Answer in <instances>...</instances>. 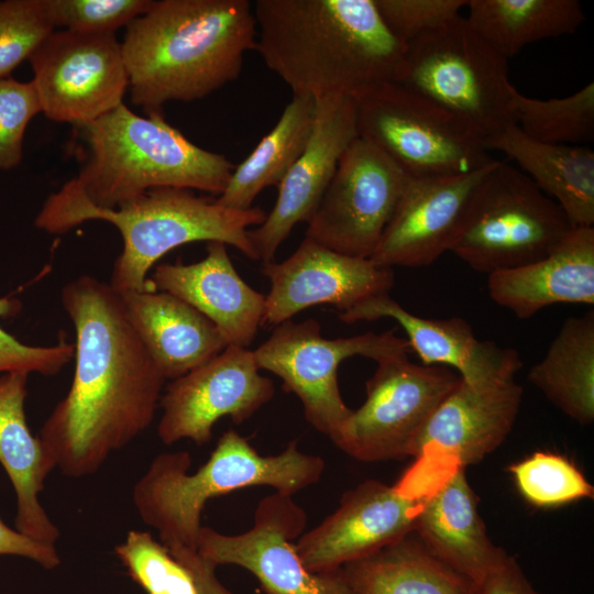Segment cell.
<instances>
[{
	"label": "cell",
	"mask_w": 594,
	"mask_h": 594,
	"mask_svg": "<svg viewBox=\"0 0 594 594\" xmlns=\"http://www.w3.org/2000/svg\"><path fill=\"white\" fill-rule=\"evenodd\" d=\"M62 304L76 333L75 372L37 437L54 469L80 479L150 427L165 380L110 284L81 275L63 287Z\"/></svg>",
	"instance_id": "1"
},
{
	"label": "cell",
	"mask_w": 594,
	"mask_h": 594,
	"mask_svg": "<svg viewBox=\"0 0 594 594\" xmlns=\"http://www.w3.org/2000/svg\"><path fill=\"white\" fill-rule=\"evenodd\" d=\"M256 46L293 96L354 97L392 81L406 45L374 0H256Z\"/></svg>",
	"instance_id": "2"
},
{
	"label": "cell",
	"mask_w": 594,
	"mask_h": 594,
	"mask_svg": "<svg viewBox=\"0 0 594 594\" xmlns=\"http://www.w3.org/2000/svg\"><path fill=\"white\" fill-rule=\"evenodd\" d=\"M131 100L147 112L202 99L235 80L256 46L248 0H161L121 42Z\"/></svg>",
	"instance_id": "3"
},
{
	"label": "cell",
	"mask_w": 594,
	"mask_h": 594,
	"mask_svg": "<svg viewBox=\"0 0 594 594\" xmlns=\"http://www.w3.org/2000/svg\"><path fill=\"white\" fill-rule=\"evenodd\" d=\"M88 156L79 174L48 200L116 209L157 187L220 196L235 167L224 155L190 142L161 110L142 117L124 103L81 124Z\"/></svg>",
	"instance_id": "4"
},
{
	"label": "cell",
	"mask_w": 594,
	"mask_h": 594,
	"mask_svg": "<svg viewBox=\"0 0 594 594\" xmlns=\"http://www.w3.org/2000/svg\"><path fill=\"white\" fill-rule=\"evenodd\" d=\"M190 464L187 451L157 454L132 488L138 515L168 549H197L201 514L211 498L251 486L293 496L316 484L326 468L322 458L301 452L297 440L278 454L262 455L232 429L196 472H188Z\"/></svg>",
	"instance_id": "5"
},
{
	"label": "cell",
	"mask_w": 594,
	"mask_h": 594,
	"mask_svg": "<svg viewBox=\"0 0 594 594\" xmlns=\"http://www.w3.org/2000/svg\"><path fill=\"white\" fill-rule=\"evenodd\" d=\"M265 218V211L258 207L232 209L189 189L157 187L116 209L46 199L35 226L51 234H63L89 220L113 224L122 237L123 249L109 284L122 293L150 289L147 274L153 265L187 243L222 242L251 260H258L249 231Z\"/></svg>",
	"instance_id": "6"
},
{
	"label": "cell",
	"mask_w": 594,
	"mask_h": 594,
	"mask_svg": "<svg viewBox=\"0 0 594 594\" xmlns=\"http://www.w3.org/2000/svg\"><path fill=\"white\" fill-rule=\"evenodd\" d=\"M392 81L457 116L483 141L514 123L508 61L461 14L406 44Z\"/></svg>",
	"instance_id": "7"
},
{
	"label": "cell",
	"mask_w": 594,
	"mask_h": 594,
	"mask_svg": "<svg viewBox=\"0 0 594 594\" xmlns=\"http://www.w3.org/2000/svg\"><path fill=\"white\" fill-rule=\"evenodd\" d=\"M353 98L359 138L408 177L468 174L494 160L469 124L394 81Z\"/></svg>",
	"instance_id": "8"
},
{
	"label": "cell",
	"mask_w": 594,
	"mask_h": 594,
	"mask_svg": "<svg viewBox=\"0 0 594 594\" xmlns=\"http://www.w3.org/2000/svg\"><path fill=\"white\" fill-rule=\"evenodd\" d=\"M572 228L562 209L528 176L497 160L450 252L488 275L541 260Z\"/></svg>",
	"instance_id": "9"
},
{
	"label": "cell",
	"mask_w": 594,
	"mask_h": 594,
	"mask_svg": "<svg viewBox=\"0 0 594 594\" xmlns=\"http://www.w3.org/2000/svg\"><path fill=\"white\" fill-rule=\"evenodd\" d=\"M409 351L407 340L393 330L327 339L318 321L307 319L275 326L253 354L260 370L278 376L283 388L299 398L306 420L330 438L352 411L338 384L341 362L354 355L378 362Z\"/></svg>",
	"instance_id": "10"
},
{
	"label": "cell",
	"mask_w": 594,
	"mask_h": 594,
	"mask_svg": "<svg viewBox=\"0 0 594 594\" xmlns=\"http://www.w3.org/2000/svg\"><path fill=\"white\" fill-rule=\"evenodd\" d=\"M376 363L365 383V402L330 437L363 462L409 457L418 432L460 380L449 367L415 364L407 354Z\"/></svg>",
	"instance_id": "11"
},
{
	"label": "cell",
	"mask_w": 594,
	"mask_h": 594,
	"mask_svg": "<svg viewBox=\"0 0 594 594\" xmlns=\"http://www.w3.org/2000/svg\"><path fill=\"white\" fill-rule=\"evenodd\" d=\"M29 61L50 120L79 127L123 103L129 77L114 33L54 30Z\"/></svg>",
	"instance_id": "12"
},
{
	"label": "cell",
	"mask_w": 594,
	"mask_h": 594,
	"mask_svg": "<svg viewBox=\"0 0 594 594\" xmlns=\"http://www.w3.org/2000/svg\"><path fill=\"white\" fill-rule=\"evenodd\" d=\"M407 180L384 153L358 136L340 158L305 238L341 254L370 258Z\"/></svg>",
	"instance_id": "13"
},
{
	"label": "cell",
	"mask_w": 594,
	"mask_h": 594,
	"mask_svg": "<svg viewBox=\"0 0 594 594\" xmlns=\"http://www.w3.org/2000/svg\"><path fill=\"white\" fill-rule=\"evenodd\" d=\"M306 522L292 496L274 492L260 501L250 529L226 535L202 526L196 550L215 565L248 570L266 594H352L340 569L316 573L299 559L294 539Z\"/></svg>",
	"instance_id": "14"
},
{
	"label": "cell",
	"mask_w": 594,
	"mask_h": 594,
	"mask_svg": "<svg viewBox=\"0 0 594 594\" xmlns=\"http://www.w3.org/2000/svg\"><path fill=\"white\" fill-rule=\"evenodd\" d=\"M274 393L273 382L260 374L253 350L228 345L167 385L160 400L157 436L165 444L186 439L204 446L220 418L242 424Z\"/></svg>",
	"instance_id": "15"
},
{
	"label": "cell",
	"mask_w": 594,
	"mask_h": 594,
	"mask_svg": "<svg viewBox=\"0 0 594 594\" xmlns=\"http://www.w3.org/2000/svg\"><path fill=\"white\" fill-rule=\"evenodd\" d=\"M426 494L415 496L396 484L364 481L342 495L331 515L302 532L295 550L308 570L337 571L413 534Z\"/></svg>",
	"instance_id": "16"
},
{
	"label": "cell",
	"mask_w": 594,
	"mask_h": 594,
	"mask_svg": "<svg viewBox=\"0 0 594 594\" xmlns=\"http://www.w3.org/2000/svg\"><path fill=\"white\" fill-rule=\"evenodd\" d=\"M261 270L271 284L263 324L272 326L318 305L344 311L367 298L388 294L395 282L393 268L369 257L338 253L307 238L289 257L279 263L263 262Z\"/></svg>",
	"instance_id": "17"
},
{
	"label": "cell",
	"mask_w": 594,
	"mask_h": 594,
	"mask_svg": "<svg viewBox=\"0 0 594 594\" xmlns=\"http://www.w3.org/2000/svg\"><path fill=\"white\" fill-rule=\"evenodd\" d=\"M496 162L468 174L408 177L370 258L389 268L420 267L450 252L479 187Z\"/></svg>",
	"instance_id": "18"
},
{
	"label": "cell",
	"mask_w": 594,
	"mask_h": 594,
	"mask_svg": "<svg viewBox=\"0 0 594 594\" xmlns=\"http://www.w3.org/2000/svg\"><path fill=\"white\" fill-rule=\"evenodd\" d=\"M358 136L353 97L316 99L312 131L305 150L279 184L272 211L249 231L262 263L274 261L277 249L297 223H308L340 158Z\"/></svg>",
	"instance_id": "19"
},
{
	"label": "cell",
	"mask_w": 594,
	"mask_h": 594,
	"mask_svg": "<svg viewBox=\"0 0 594 594\" xmlns=\"http://www.w3.org/2000/svg\"><path fill=\"white\" fill-rule=\"evenodd\" d=\"M338 315L345 323L393 319L405 331L409 349L422 364L449 367L474 387L515 381V374L522 366L517 350L479 340L464 319L419 317L402 307L389 294L367 298Z\"/></svg>",
	"instance_id": "20"
},
{
	"label": "cell",
	"mask_w": 594,
	"mask_h": 594,
	"mask_svg": "<svg viewBox=\"0 0 594 594\" xmlns=\"http://www.w3.org/2000/svg\"><path fill=\"white\" fill-rule=\"evenodd\" d=\"M522 387L515 381L474 387L460 377L418 432L409 457H430L460 466L481 462L510 433Z\"/></svg>",
	"instance_id": "21"
},
{
	"label": "cell",
	"mask_w": 594,
	"mask_h": 594,
	"mask_svg": "<svg viewBox=\"0 0 594 594\" xmlns=\"http://www.w3.org/2000/svg\"><path fill=\"white\" fill-rule=\"evenodd\" d=\"M148 285L197 309L228 345L249 348L263 324L265 295L242 279L222 242H208L207 255L196 263L157 265Z\"/></svg>",
	"instance_id": "22"
},
{
	"label": "cell",
	"mask_w": 594,
	"mask_h": 594,
	"mask_svg": "<svg viewBox=\"0 0 594 594\" xmlns=\"http://www.w3.org/2000/svg\"><path fill=\"white\" fill-rule=\"evenodd\" d=\"M414 534L441 563L476 582L506 557L486 532L465 468L452 465L431 485Z\"/></svg>",
	"instance_id": "23"
},
{
	"label": "cell",
	"mask_w": 594,
	"mask_h": 594,
	"mask_svg": "<svg viewBox=\"0 0 594 594\" xmlns=\"http://www.w3.org/2000/svg\"><path fill=\"white\" fill-rule=\"evenodd\" d=\"M490 297L519 319L557 304L594 305V227H574L541 260L488 274Z\"/></svg>",
	"instance_id": "24"
},
{
	"label": "cell",
	"mask_w": 594,
	"mask_h": 594,
	"mask_svg": "<svg viewBox=\"0 0 594 594\" xmlns=\"http://www.w3.org/2000/svg\"><path fill=\"white\" fill-rule=\"evenodd\" d=\"M119 295L131 326L164 380L185 375L228 346L207 317L167 292Z\"/></svg>",
	"instance_id": "25"
},
{
	"label": "cell",
	"mask_w": 594,
	"mask_h": 594,
	"mask_svg": "<svg viewBox=\"0 0 594 594\" xmlns=\"http://www.w3.org/2000/svg\"><path fill=\"white\" fill-rule=\"evenodd\" d=\"M28 376L23 372L0 375V464L16 497L15 529L36 541L55 546L61 538L59 529L40 501L54 466L26 422Z\"/></svg>",
	"instance_id": "26"
},
{
	"label": "cell",
	"mask_w": 594,
	"mask_h": 594,
	"mask_svg": "<svg viewBox=\"0 0 594 594\" xmlns=\"http://www.w3.org/2000/svg\"><path fill=\"white\" fill-rule=\"evenodd\" d=\"M486 150L514 161L565 213L572 227H594V152L586 145L551 144L515 124L484 141Z\"/></svg>",
	"instance_id": "27"
},
{
	"label": "cell",
	"mask_w": 594,
	"mask_h": 594,
	"mask_svg": "<svg viewBox=\"0 0 594 594\" xmlns=\"http://www.w3.org/2000/svg\"><path fill=\"white\" fill-rule=\"evenodd\" d=\"M528 381L563 414L579 422L594 420V311L569 317Z\"/></svg>",
	"instance_id": "28"
},
{
	"label": "cell",
	"mask_w": 594,
	"mask_h": 594,
	"mask_svg": "<svg viewBox=\"0 0 594 594\" xmlns=\"http://www.w3.org/2000/svg\"><path fill=\"white\" fill-rule=\"evenodd\" d=\"M340 571L352 594H469L471 583L430 554L414 532Z\"/></svg>",
	"instance_id": "29"
},
{
	"label": "cell",
	"mask_w": 594,
	"mask_h": 594,
	"mask_svg": "<svg viewBox=\"0 0 594 594\" xmlns=\"http://www.w3.org/2000/svg\"><path fill=\"white\" fill-rule=\"evenodd\" d=\"M475 32L507 61L541 40L573 34L585 14L578 0H468Z\"/></svg>",
	"instance_id": "30"
},
{
	"label": "cell",
	"mask_w": 594,
	"mask_h": 594,
	"mask_svg": "<svg viewBox=\"0 0 594 594\" xmlns=\"http://www.w3.org/2000/svg\"><path fill=\"white\" fill-rule=\"evenodd\" d=\"M315 113L316 99L293 96L273 129L234 167L217 202L232 209H249L262 190L278 187L308 143Z\"/></svg>",
	"instance_id": "31"
},
{
	"label": "cell",
	"mask_w": 594,
	"mask_h": 594,
	"mask_svg": "<svg viewBox=\"0 0 594 594\" xmlns=\"http://www.w3.org/2000/svg\"><path fill=\"white\" fill-rule=\"evenodd\" d=\"M509 111L527 136L551 144L585 145L594 140V82L576 92L550 99L522 95L514 88Z\"/></svg>",
	"instance_id": "32"
},
{
	"label": "cell",
	"mask_w": 594,
	"mask_h": 594,
	"mask_svg": "<svg viewBox=\"0 0 594 594\" xmlns=\"http://www.w3.org/2000/svg\"><path fill=\"white\" fill-rule=\"evenodd\" d=\"M509 472L520 494L539 507L594 497V488L583 473L566 458L556 453L535 452L512 464Z\"/></svg>",
	"instance_id": "33"
},
{
	"label": "cell",
	"mask_w": 594,
	"mask_h": 594,
	"mask_svg": "<svg viewBox=\"0 0 594 594\" xmlns=\"http://www.w3.org/2000/svg\"><path fill=\"white\" fill-rule=\"evenodd\" d=\"M114 553L147 594H198L187 569L148 531L130 530Z\"/></svg>",
	"instance_id": "34"
},
{
	"label": "cell",
	"mask_w": 594,
	"mask_h": 594,
	"mask_svg": "<svg viewBox=\"0 0 594 594\" xmlns=\"http://www.w3.org/2000/svg\"><path fill=\"white\" fill-rule=\"evenodd\" d=\"M54 30L44 0L0 1V79L10 77Z\"/></svg>",
	"instance_id": "35"
},
{
	"label": "cell",
	"mask_w": 594,
	"mask_h": 594,
	"mask_svg": "<svg viewBox=\"0 0 594 594\" xmlns=\"http://www.w3.org/2000/svg\"><path fill=\"white\" fill-rule=\"evenodd\" d=\"M153 0H44L54 29L84 33H114L146 13Z\"/></svg>",
	"instance_id": "36"
},
{
	"label": "cell",
	"mask_w": 594,
	"mask_h": 594,
	"mask_svg": "<svg viewBox=\"0 0 594 594\" xmlns=\"http://www.w3.org/2000/svg\"><path fill=\"white\" fill-rule=\"evenodd\" d=\"M38 112L42 108L32 81L0 79V170L20 164L26 127Z\"/></svg>",
	"instance_id": "37"
},
{
	"label": "cell",
	"mask_w": 594,
	"mask_h": 594,
	"mask_svg": "<svg viewBox=\"0 0 594 594\" xmlns=\"http://www.w3.org/2000/svg\"><path fill=\"white\" fill-rule=\"evenodd\" d=\"M21 309V302L10 296L0 297V317H10ZM74 343L34 346L22 343L0 327V375L10 372L56 375L73 358Z\"/></svg>",
	"instance_id": "38"
},
{
	"label": "cell",
	"mask_w": 594,
	"mask_h": 594,
	"mask_svg": "<svg viewBox=\"0 0 594 594\" xmlns=\"http://www.w3.org/2000/svg\"><path fill=\"white\" fill-rule=\"evenodd\" d=\"M391 33L405 45L460 15L468 0H374Z\"/></svg>",
	"instance_id": "39"
},
{
	"label": "cell",
	"mask_w": 594,
	"mask_h": 594,
	"mask_svg": "<svg viewBox=\"0 0 594 594\" xmlns=\"http://www.w3.org/2000/svg\"><path fill=\"white\" fill-rule=\"evenodd\" d=\"M469 594H539L514 557H507L487 574L470 583Z\"/></svg>",
	"instance_id": "40"
},
{
	"label": "cell",
	"mask_w": 594,
	"mask_h": 594,
	"mask_svg": "<svg viewBox=\"0 0 594 594\" xmlns=\"http://www.w3.org/2000/svg\"><path fill=\"white\" fill-rule=\"evenodd\" d=\"M0 556L29 559L45 570L57 568L62 560L56 546L36 541L8 526L0 516Z\"/></svg>",
	"instance_id": "41"
},
{
	"label": "cell",
	"mask_w": 594,
	"mask_h": 594,
	"mask_svg": "<svg viewBox=\"0 0 594 594\" xmlns=\"http://www.w3.org/2000/svg\"><path fill=\"white\" fill-rule=\"evenodd\" d=\"M168 551L190 573L198 594H232L217 578V565L202 558L197 550L174 547Z\"/></svg>",
	"instance_id": "42"
}]
</instances>
